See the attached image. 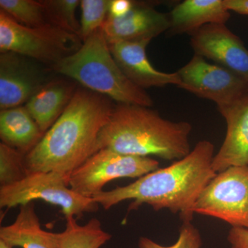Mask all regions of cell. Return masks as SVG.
Instances as JSON below:
<instances>
[{"label":"cell","mask_w":248,"mask_h":248,"mask_svg":"<svg viewBox=\"0 0 248 248\" xmlns=\"http://www.w3.org/2000/svg\"><path fill=\"white\" fill-rule=\"evenodd\" d=\"M215 146L209 141H200L183 159L140 177L132 184L102 191L93 196L104 210L125 200H133L128 211L143 204L156 211L168 209L179 214L183 222H192L194 205L202 191L217 173L212 167Z\"/></svg>","instance_id":"cell-1"},{"label":"cell","mask_w":248,"mask_h":248,"mask_svg":"<svg viewBox=\"0 0 248 248\" xmlns=\"http://www.w3.org/2000/svg\"><path fill=\"white\" fill-rule=\"evenodd\" d=\"M114 107L110 99L78 89L40 141L24 157L27 174L58 172L69 177L97 152V140Z\"/></svg>","instance_id":"cell-2"},{"label":"cell","mask_w":248,"mask_h":248,"mask_svg":"<svg viewBox=\"0 0 248 248\" xmlns=\"http://www.w3.org/2000/svg\"><path fill=\"white\" fill-rule=\"evenodd\" d=\"M151 107L122 104L115 107L101 130L97 151L107 148L124 155L180 160L190 153L188 122H171Z\"/></svg>","instance_id":"cell-3"},{"label":"cell","mask_w":248,"mask_h":248,"mask_svg":"<svg viewBox=\"0 0 248 248\" xmlns=\"http://www.w3.org/2000/svg\"><path fill=\"white\" fill-rule=\"evenodd\" d=\"M52 68L88 90L119 104L146 107L153 105L151 96L145 90L133 84L120 69L111 54L102 29L83 42L76 53Z\"/></svg>","instance_id":"cell-4"},{"label":"cell","mask_w":248,"mask_h":248,"mask_svg":"<svg viewBox=\"0 0 248 248\" xmlns=\"http://www.w3.org/2000/svg\"><path fill=\"white\" fill-rule=\"evenodd\" d=\"M79 36L48 24L29 27L0 11V51L12 52L52 67L82 45Z\"/></svg>","instance_id":"cell-5"},{"label":"cell","mask_w":248,"mask_h":248,"mask_svg":"<svg viewBox=\"0 0 248 248\" xmlns=\"http://www.w3.org/2000/svg\"><path fill=\"white\" fill-rule=\"evenodd\" d=\"M68 177L58 172H36L16 184L0 186V207L13 208L41 200L58 205L65 217L81 218L98 210L93 198L80 195L68 186Z\"/></svg>","instance_id":"cell-6"},{"label":"cell","mask_w":248,"mask_h":248,"mask_svg":"<svg viewBox=\"0 0 248 248\" xmlns=\"http://www.w3.org/2000/svg\"><path fill=\"white\" fill-rule=\"evenodd\" d=\"M159 167V161L149 156L121 154L103 148L70 174L68 186L79 195L92 198L104 191L103 187L111 181L140 178Z\"/></svg>","instance_id":"cell-7"},{"label":"cell","mask_w":248,"mask_h":248,"mask_svg":"<svg viewBox=\"0 0 248 248\" xmlns=\"http://www.w3.org/2000/svg\"><path fill=\"white\" fill-rule=\"evenodd\" d=\"M193 212L248 230V166L217 174L202 191Z\"/></svg>","instance_id":"cell-8"},{"label":"cell","mask_w":248,"mask_h":248,"mask_svg":"<svg viewBox=\"0 0 248 248\" xmlns=\"http://www.w3.org/2000/svg\"><path fill=\"white\" fill-rule=\"evenodd\" d=\"M178 87L217 104L219 112L248 94V81L224 67L195 55L177 72Z\"/></svg>","instance_id":"cell-9"},{"label":"cell","mask_w":248,"mask_h":248,"mask_svg":"<svg viewBox=\"0 0 248 248\" xmlns=\"http://www.w3.org/2000/svg\"><path fill=\"white\" fill-rule=\"evenodd\" d=\"M195 55L208 59L248 81V50L226 24H210L191 35Z\"/></svg>","instance_id":"cell-10"},{"label":"cell","mask_w":248,"mask_h":248,"mask_svg":"<svg viewBox=\"0 0 248 248\" xmlns=\"http://www.w3.org/2000/svg\"><path fill=\"white\" fill-rule=\"evenodd\" d=\"M27 57L12 52L0 53V108L21 107L49 81Z\"/></svg>","instance_id":"cell-11"},{"label":"cell","mask_w":248,"mask_h":248,"mask_svg":"<svg viewBox=\"0 0 248 248\" xmlns=\"http://www.w3.org/2000/svg\"><path fill=\"white\" fill-rule=\"evenodd\" d=\"M170 27L169 15L155 9L151 3L134 1L133 7L125 16H108L102 30L108 43L151 42Z\"/></svg>","instance_id":"cell-12"},{"label":"cell","mask_w":248,"mask_h":248,"mask_svg":"<svg viewBox=\"0 0 248 248\" xmlns=\"http://www.w3.org/2000/svg\"><path fill=\"white\" fill-rule=\"evenodd\" d=\"M150 42H115L108 46L117 65L135 86L143 90L170 84L178 87L180 79L177 72L168 73L158 71L150 62L146 54Z\"/></svg>","instance_id":"cell-13"},{"label":"cell","mask_w":248,"mask_h":248,"mask_svg":"<svg viewBox=\"0 0 248 248\" xmlns=\"http://www.w3.org/2000/svg\"><path fill=\"white\" fill-rule=\"evenodd\" d=\"M220 113L226 121L227 133L213 158L212 167L216 173L248 166V94Z\"/></svg>","instance_id":"cell-14"},{"label":"cell","mask_w":248,"mask_h":248,"mask_svg":"<svg viewBox=\"0 0 248 248\" xmlns=\"http://www.w3.org/2000/svg\"><path fill=\"white\" fill-rule=\"evenodd\" d=\"M169 17L170 33L192 35L207 24H226L231 14L224 0H185L172 10Z\"/></svg>","instance_id":"cell-15"},{"label":"cell","mask_w":248,"mask_h":248,"mask_svg":"<svg viewBox=\"0 0 248 248\" xmlns=\"http://www.w3.org/2000/svg\"><path fill=\"white\" fill-rule=\"evenodd\" d=\"M0 240L12 248H59V233L42 229L33 202L19 206L14 223L1 227Z\"/></svg>","instance_id":"cell-16"},{"label":"cell","mask_w":248,"mask_h":248,"mask_svg":"<svg viewBox=\"0 0 248 248\" xmlns=\"http://www.w3.org/2000/svg\"><path fill=\"white\" fill-rule=\"evenodd\" d=\"M76 86L66 80L49 81L29 99L26 108L43 133L55 124L76 93Z\"/></svg>","instance_id":"cell-17"},{"label":"cell","mask_w":248,"mask_h":248,"mask_svg":"<svg viewBox=\"0 0 248 248\" xmlns=\"http://www.w3.org/2000/svg\"><path fill=\"white\" fill-rule=\"evenodd\" d=\"M45 133L26 107H17L0 112L1 143L27 155L40 141Z\"/></svg>","instance_id":"cell-18"},{"label":"cell","mask_w":248,"mask_h":248,"mask_svg":"<svg viewBox=\"0 0 248 248\" xmlns=\"http://www.w3.org/2000/svg\"><path fill=\"white\" fill-rule=\"evenodd\" d=\"M66 219V229L59 233L58 248H101L112 237L97 218L85 225H79L75 217Z\"/></svg>","instance_id":"cell-19"},{"label":"cell","mask_w":248,"mask_h":248,"mask_svg":"<svg viewBox=\"0 0 248 248\" xmlns=\"http://www.w3.org/2000/svg\"><path fill=\"white\" fill-rule=\"evenodd\" d=\"M0 11L26 27H42L50 24L42 1L0 0Z\"/></svg>","instance_id":"cell-20"},{"label":"cell","mask_w":248,"mask_h":248,"mask_svg":"<svg viewBox=\"0 0 248 248\" xmlns=\"http://www.w3.org/2000/svg\"><path fill=\"white\" fill-rule=\"evenodd\" d=\"M42 2L49 24L79 37L80 22L77 19L76 11L81 1L45 0Z\"/></svg>","instance_id":"cell-21"},{"label":"cell","mask_w":248,"mask_h":248,"mask_svg":"<svg viewBox=\"0 0 248 248\" xmlns=\"http://www.w3.org/2000/svg\"><path fill=\"white\" fill-rule=\"evenodd\" d=\"M111 0H81L79 37L84 42L102 29L109 14Z\"/></svg>","instance_id":"cell-22"},{"label":"cell","mask_w":248,"mask_h":248,"mask_svg":"<svg viewBox=\"0 0 248 248\" xmlns=\"http://www.w3.org/2000/svg\"><path fill=\"white\" fill-rule=\"evenodd\" d=\"M24 157L21 152L0 143V186L11 185L27 177Z\"/></svg>","instance_id":"cell-23"},{"label":"cell","mask_w":248,"mask_h":248,"mask_svg":"<svg viewBox=\"0 0 248 248\" xmlns=\"http://www.w3.org/2000/svg\"><path fill=\"white\" fill-rule=\"evenodd\" d=\"M202 245L200 232L192 222H183L179 231V236L176 244L171 246H162L147 237L140 238V248H200Z\"/></svg>","instance_id":"cell-24"},{"label":"cell","mask_w":248,"mask_h":248,"mask_svg":"<svg viewBox=\"0 0 248 248\" xmlns=\"http://www.w3.org/2000/svg\"><path fill=\"white\" fill-rule=\"evenodd\" d=\"M231 248H248V230L232 228L228 236Z\"/></svg>","instance_id":"cell-25"},{"label":"cell","mask_w":248,"mask_h":248,"mask_svg":"<svg viewBox=\"0 0 248 248\" xmlns=\"http://www.w3.org/2000/svg\"><path fill=\"white\" fill-rule=\"evenodd\" d=\"M134 1L130 0H111L109 16L121 17L130 12L133 7Z\"/></svg>","instance_id":"cell-26"},{"label":"cell","mask_w":248,"mask_h":248,"mask_svg":"<svg viewBox=\"0 0 248 248\" xmlns=\"http://www.w3.org/2000/svg\"><path fill=\"white\" fill-rule=\"evenodd\" d=\"M224 2L228 11L248 16V0H224Z\"/></svg>","instance_id":"cell-27"},{"label":"cell","mask_w":248,"mask_h":248,"mask_svg":"<svg viewBox=\"0 0 248 248\" xmlns=\"http://www.w3.org/2000/svg\"><path fill=\"white\" fill-rule=\"evenodd\" d=\"M0 248H14L10 246L9 245L6 244V243L0 240Z\"/></svg>","instance_id":"cell-28"}]
</instances>
